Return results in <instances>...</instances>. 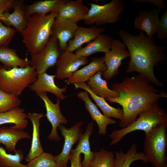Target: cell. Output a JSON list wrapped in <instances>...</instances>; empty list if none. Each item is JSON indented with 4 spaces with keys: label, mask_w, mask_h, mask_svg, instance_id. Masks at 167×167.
Here are the masks:
<instances>
[{
    "label": "cell",
    "mask_w": 167,
    "mask_h": 167,
    "mask_svg": "<svg viewBox=\"0 0 167 167\" xmlns=\"http://www.w3.org/2000/svg\"><path fill=\"white\" fill-rule=\"evenodd\" d=\"M111 87L118 92V96L106 100L122 106L123 116L118 122L122 128L134 122L141 113L161 99L167 98V93L157 89L139 74L131 77H126L121 83L115 82Z\"/></svg>",
    "instance_id": "obj_1"
},
{
    "label": "cell",
    "mask_w": 167,
    "mask_h": 167,
    "mask_svg": "<svg viewBox=\"0 0 167 167\" xmlns=\"http://www.w3.org/2000/svg\"><path fill=\"white\" fill-rule=\"evenodd\" d=\"M118 34L130 54L126 73L137 72L154 86L164 87L165 85L155 77L154 68L167 59L164 52L166 47L156 45L154 37L148 36L143 31L132 35L122 30Z\"/></svg>",
    "instance_id": "obj_2"
},
{
    "label": "cell",
    "mask_w": 167,
    "mask_h": 167,
    "mask_svg": "<svg viewBox=\"0 0 167 167\" xmlns=\"http://www.w3.org/2000/svg\"><path fill=\"white\" fill-rule=\"evenodd\" d=\"M58 11L45 15L34 14L28 17L26 27L20 33L31 56L41 49L52 36V27L58 16Z\"/></svg>",
    "instance_id": "obj_3"
},
{
    "label": "cell",
    "mask_w": 167,
    "mask_h": 167,
    "mask_svg": "<svg viewBox=\"0 0 167 167\" xmlns=\"http://www.w3.org/2000/svg\"><path fill=\"white\" fill-rule=\"evenodd\" d=\"M132 123L119 130H113L109 135L111 139L109 146L117 144L128 134L138 130L148 133L155 128L167 123V114L159 106L158 102L143 111Z\"/></svg>",
    "instance_id": "obj_4"
},
{
    "label": "cell",
    "mask_w": 167,
    "mask_h": 167,
    "mask_svg": "<svg viewBox=\"0 0 167 167\" xmlns=\"http://www.w3.org/2000/svg\"><path fill=\"white\" fill-rule=\"evenodd\" d=\"M37 78L36 70L30 66L8 69L0 64V90L7 93L18 96Z\"/></svg>",
    "instance_id": "obj_5"
},
{
    "label": "cell",
    "mask_w": 167,
    "mask_h": 167,
    "mask_svg": "<svg viewBox=\"0 0 167 167\" xmlns=\"http://www.w3.org/2000/svg\"><path fill=\"white\" fill-rule=\"evenodd\" d=\"M167 123L148 133H144L143 153L148 160L155 167L167 165Z\"/></svg>",
    "instance_id": "obj_6"
},
{
    "label": "cell",
    "mask_w": 167,
    "mask_h": 167,
    "mask_svg": "<svg viewBox=\"0 0 167 167\" xmlns=\"http://www.w3.org/2000/svg\"><path fill=\"white\" fill-rule=\"evenodd\" d=\"M89 4L90 7L84 22L86 25L96 24L98 26L117 22L125 8L123 0H112L101 5L94 3Z\"/></svg>",
    "instance_id": "obj_7"
},
{
    "label": "cell",
    "mask_w": 167,
    "mask_h": 167,
    "mask_svg": "<svg viewBox=\"0 0 167 167\" xmlns=\"http://www.w3.org/2000/svg\"><path fill=\"white\" fill-rule=\"evenodd\" d=\"M59 50L58 40L51 36L41 49L31 56L30 66L35 69L37 75L46 72L49 68L56 65L61 54Z\"/></svg>",
    "instance_id": "obj_8"
},
{
    "label": "cell",
    "mask_w": 167,
    "mask_h": 167,
    "mask_svg": "<svg viewBox=\"0 0 167 167\" xmlns=\"http://www.w3.org/2000/svg\"><path fill=\"white\" fill-rule=\"evenodd\" d=\"M126 48L125 45L120 40L113 39L110 50L105 53L104 57L106 69L102 75L103 79L110 80L119 73V68L122 64V60L130 56Z\"/></svg>",
    "instance_id": "obj_9"
},
{
    "label": "cell",
    "mask_w": 167,
    "mask_h": 167,
    "mask_svg": "<svg viewBox=\"0 0 167 167\" xmlns=\"http://www.w3.org/2000/svg\"><path fill=\"white\" fill-rule=\"evenodd\" d=\"M84 123L83 121L75 123L70 128L60 124L58 129L60 131L64 139V143L61 152L54 156V159L57 167H67L72 148L74 145L79 142L83 134V131L81 128Z\"/></svg>",
    "instance_id": "obj_10"
},
{
    "label": "cell",
    "mask_w": 167,
    "mask_h": 167,
    "mask_svg": "<svg viewBox=\"0 0 167 167\" xmlns=\"http://www.w3.org/2000/svg\"><path fill=\"white\" fill-rule=\"evenodd\" d=\"M87 58L65 50L60 54L56 64V77L59 79H68L80 67L87 64Z\"/></svg>",
    "instance_id": "obj_11"
},
{
    "label": "cell",
    "mask_w": 167,
    "mask_h": 167,
    "mask_svg": "<svg viewBox=\"0 0 167 167\" xmlns=\"http://www.w3.org/2000/svg\"><path fill=\"white\" fill-rule=\"evenodd\" d=\"M43 101L46 110L45 116L51 123L52 129L48 137V139L54 141H59L61 138L57 133V129L61 124H66L67 119L63 115L61 111L60 104L61 100L57 98V102L54 103L47 95V92L36 94Z\"/></svg>",
    "instance_id": "obj_12"
},
{
    "label": "cell",
    "mask_w": 167,
    "mask_h": 167,
    "mask_svg": "<svg viewBox=\"0 0 167 167\" xmlns=\"http://www.w3.org/2000/svg\"><path fill=\"white\" fill-rule=\"evenodd\" d=\"M79 26L77 22L56 18L52 27V36L58 40L60 49L66 50L68 42L73 38Z\"/></svg>",
    "instance_id": "obj_13"
},
{
    "label": "cell",
    "mask_w": 167,
    "mask_h": 167,
    "mask_svg": "<svg viewBox=\"0 0 167 167\" xmlns=\"http://www.w3.org/2000/svg\"><path fill=\"white\" fill-rule=\"evenodd\" d=\"M25 5L23 0H15L12 5L13 12L10 13L9 11H6L0 17V20L7 26H13L20 33L26 27L28 21Z\"/></svg>",
    "instance_id": "obj_14"
},
{
    "label": "cell",
    "mask_w": 167,
    "mask_h": 167,
    "mask_svg": "<svg viewBox=\"0 0 167 167\" xmlns=\"http://www.w3.org/2000/svg\"><path fill=\"white\" fill-rule=\"evenodd\" d=\"M55 75H50L46 72L37 75L36 80L29 86L31 91L36 94L50 92L54 94L58 99H64L67 96L64 94L66 91L67 86L60 88L55 84L54 78Z\"/></svg>",
    "instance_id": "obj_15"
},
{
    "label": "cell",
    "mask_w": 167,
    "mask_h": 167,
    "mask_svg": "<svg viewBox=\"0 0 167 167\" xmlns=\"http://www.w3.org/2000/svg\"><path fill=\"white\" fill-rule=\"evenodd\" d=\"M89 10L82 0H64L58 9L57 17L78 23L84 20Z\"/></svg>",
    "instance_id": "obj_16"
},
{
    "label": "cell",
    "mask_w": 167,
    "mask_h": 167,
    "mask_svg": "<svg viewBox=\"0 0 167 167\" xmlns=\"http://www.w3.org/2000/svg\"><path fill=\"white\" fill-rule=\"evenodd\" d=\"M160 10L157 8L139 12L134 20L135 28L144 31L149 37L153 36L160 22Z\"/></svg>",
    "instance_id": "obj_17"
},
{
    "label": "cell",
    "mask_w": 167,
    "mask_h": 167,
    "mask_svg": "<svg viewBox=\"0 0 167 167\" xmlns=\"http://www.w3.org/2000/svg\"><path fill=\"white\" fill-rule=\"evenodd\" d=\"M77 96L84 102L85 108L92 119L96 122L99 128L98 134L105 135L107 126L110 124L116 123L117 121L111 118L105 116L100 112L89 98L88 92H80L78 93Z\"/></svg>",
    "instance_id": "obj_18"
},
{
    "label": "cell",
    "mask_w": 167,
    "mask_h": 167,
    "mask_svg": "<svg viewBox=\"0 0 167 167\" xmlns=\"http://www.w3.org/2000/svg\"><path fill=\"white\" fill-rule=\"evenodd\" d=\"M105 31L104 28L94 25L90 28L79 26L73 39L68 42L66 50L73 52L80 49L83 44L92 41Z\"/></svg>",
    "instance_id": "obj_19"
},
{
    "label": "cell",
    "mask_w": 167,
    "mask_h": 167,
    "mask_svg": "<svg viewBox=\"0 0 167 167\" xmlns=\"http://www.w3.org/2000/svg\"><path fill=\"white\" fill-rule=\"evenodd\" d=\"M106 69L103 57L93 58L88 65L74 72L65 82L67 84L85 83L99 71Z\"/></svg>",
    "instance_id": "obj_20"
},
{
    "label": "cell",
    "mask_w": 167,
    "mask_h": 167,
    "mask_svg": "<svg viewBox=\"0 0 167 167\" xmlns=\"http://www.w3.org/2000/svg\"><path fill=\"white\" fill-rule=\"evenodd\" d=\"M31 138L29 133L24 130L16 128L13 126L0 127V143L4 145L5 148L11 152H16V145L19 140Z\"/></svg>",
    "instance_id": "obj_21"
},
{
    "label": "cell",
    "mask_w": 167,
    "mask_h": 167,
    "mask_svg": "<svg viewBox=\"0 0 167 167\" xmlns=\"http://www.w3.org/2000/svg\"><path fill=\"white\" fill-rule=\"evenodd\" d=\"M27 118L32 122V133L31 144L30 151L27 155L25 160L29 162L34 158L44 152L40 138V120L45 115L42 113H31L27 114Z\"/></svg>",
    "instance_id": "obj_22"
},
{
    "label": "cell",
    "mask_w": 167,
    "mask_h": 167,
    "mask_svg": "<svg viewBox=\"0 0 167 167\" xmlns=\"http://www.w3.org/2000/svg\"><path fill=\"white\" fill-rule=\"evenodd\" d=\"M113 39L109 36L101 33L86 46L76 50L75 54L79 56L87 58L99 52L105 54L108 53L110 50Z\"/></svg>",
    "instance_id": "obj_23"
},
{
    "label": "cell",
    "mask_w": 167,
    "mask_h": 167,
    "mask_svg": "<svg viewBox=\"0 0 167 167\" xmlns=\"http://www.w3.org/2000/svg\"><path fill=\"white\" fill-rule=\"evenodd\" d=\"M76 89H82L89 93L96 105L102 111L103 114L109 118H114L121 119L123 116L122 109L116 108L109 105L105 99L95 94L86 83H80L74 84Z\"/></svg>",
    "instance_id": "obj_24"
},
{
    "label": "cell",
    "mask_w": 167,
    "mask_h": 167,
    "mask_svg": "<svg viewBox=\"0 0 167 167\" xmlns=\"http://www.w3.org/2000/svg\"><path fill=\"white\" fill-rule=\"evenodd\" d=\"M115 161L113 167H130L134 161L140 160L145 163L148 162L144 153L138 152L136 143L132 144L126 152H124L122 148L115 153Z\"/></svg>",
    "instance_id": "obj_25"
},
{
    "label": "cell",
    "mask_w": 167,
    "mask_h": 167,
    "mask_svg": "<svg viewBox=\"0 0 167 167\" xmlns=\"http://www.w3.org/2000/svg\"><path fill=\"white\" fill-rule=\"evenodd\" d=\"M106 69L97 72L87 82L86 84L95 94L100 97L105 99L117 98L118 96V92L109 89L107 87V81L102 77V73Z\"/></svg>",
    "instance_id": "obj_26"
},
{
    "label": "cell",
    "mask_w": 167,
    "mask_h": 167,
    "mask_svg": "<svg viewBox=\"0 0 167 167\" xmlns=\"http://www.w3.org/2000/svg\"><path fill=\"white\" fill-rule=\"evenodd\" d=\"M27 114L25 109L17 107L9 111L0 113V125L5 124H13V126L24 130L28 124Z\"/></svg>",
    "instance_id": "obj_27"
},
{
    "label": "cell",
    "mask_w": 167,
    "mask_h": 167,
    "mask_svg": "<svg viewBox=\"0 0 167 167\" xmlns=\"http://www.w3.org/2000/svg\"><path fill=\"white\" fill-rule=\"evenodd\" d=\"M94 126V122L88 123L86 130L83 134L75 148L81 154L84 155V159L81 162L83 167H89L94 156V152H92L90 147V136L92 135Z\"/></svg>",
    "instance_id": "obj_28"
},
{
    "label": "cell",
    "mask_w": 167,
    "mask_h": 167,
    "mask_svg": "<svg viewBox=\"0 0 167 167\" xmlns=\"http://www.w3.org/2000/svg\"><path fill=\"white\" fill-rule=\"evenodd\" d=\"M0 62L9 69L16 67L24 68L30 66L27 58L22 59L19 57L16 51L8 46L0 47Z\"/></svg>",
    "instance_id": "obj_29"
},
{
    "label": "cell",
    "mask_w": 167,
    "mask_h": 167,
    "mask_svg": "<svg viewBox=\"0 0 167 167\" xmlns=\"http://www.w3.org/2000/svg\"><path fill=\"white\" fill-rule=\"evenodd\" d=\"M64 0H45L36 1L30 5H25L26 15L28 18L34 14L45 15L58 10Z\"/></svg>",
    "instance_id": "obj_30"
},
{
    "label": "cell",
    "mask_w": 167,
    "mask_h": 167,
    "mask_svg": "<svg viewBox=\"0 0 167 167\" xmlns=\"http://www.w3.org/2000/svg\"><path fill=\"white\" fill-rule=\"evenodd\" d=\"M24 159L23 151L16 150L15 154L8 153L3 148L0 146V167H27L22 163Z\"/></svg>",
    "instance_id": "obj_31"
},
{
    "label": "cell",
    "mask_w": 167,
    "mask_h": 167,
    "mask_svg": "<svg viewBox=\"0 0 167 167\" xmlns=\"http://www.w3.org/2000/svg\"><path fill=\"white\" fill-rule=\"evenodd\" d=\"M114 161L113 152L102 148L94 152V159L89 167H113Z\"/></svg>",
    "instance_id": "obj_32"
},
{
    "label": "cell",
    "mask_w": 167,
    "mask_h": 167,
    "mask_svg": "<svg viewBox=\"0 0 167 167\" xmlns=\"http://www.w3.org/2000/svg\"><path fill=\"white\" fill-rule=\"evenodd\" d=\"M21 103L18 96L5 93L0 90V113L19 107Z\"/></svg>",
    "instance_id": "obj_33"
},
{
    "label": "cell",
    "mask_w": 167,
    "mask_h": 167,
    "mask_svg": "<svg viewBox=\"0 0 167 167\" xmlns=\"http://www.w3.org/2000/svg\"><path fill=\"white\" fill-rule=\"evenodd\" d=\"M27 167H57L54 156L51 153L43 152L28 162Z\"/></svg>",
    "instance_id": "obj_34"
},
{
    "label": "cell",
    "mask_w": 167,
    "mask_h": 167,
    "mask_svg": "<svg viewBox=\"0 0 167 167\" xmlns=\"http://www.w3.org/2000/svg\"><path fill=\"white\" fill-rule=\"evenodd\" d=\"M17 31L4 25L0 20V47L8 46Z\"/></svg>",
    "instance_id": "obj_35"
},
{
    "label": "cell",
    "mask_w": 167,
    "mask_h": 167,
    "mask_svg": "<svg viewBox=\"0 0 167 167\" xmlns=\"http://www.w3.org/2000/svg\"><path fill=\"white\" fill-rule=\"evenodd\" d=\"M156 33L160 40L167 37V9H166L158 25Z\"/></svg>",
    "instance_id": "obj_36"
},
{
    "label": "cell",
    "mask_w": 167,
    "mask_h": 167,
    "mask_svg": "<svg viewBox=\"0 0 167 167\" xmlns=\"http://www.w3.org/2000/svg\"><path fill=\"white\" fill-rule=\"evenodd\" d=\"M80 154L75 149H72L69 159L71 164V167H83Z\"/></svg>",
    "instance_id": "obj_37"
},
{
    "label": "cell",
    "mask_w": 167,
    "mask_h": 167,
    "mask_svg": "<svg viewBox=\"0 0 167 167\" xmlns=\"http://www.w3.org/2000/svg\"><path fill=\"white\" fill-rule=\"evenodd\" d=\"M15 0H0V18L6 11L12 9Z\"/></svg>",
    "instance_id": "obj_38"
},
{
    "label": "cell",
    "mask_w": 167,
    "mask_h": 167,
    "mask_svg": "<svg viewBox=\"0 0 167 167\" xmlns=\"http://www.w3.org/2000/svg\"><path fill=\"white\" fill-rule=\"evenodd\" d=\"M134 3H149L154 6H156L158 8L161 10L164 9L165 7V5L163 0H132Z\"/></svg>",
    "instance_id": "obj_39"
},
{
    "label": "cell",
    "mask_w": 167,
    "mask_h": 167,
    "mask_svg": "<svg viewBox=\"0 0 167 167\" xmlns=\"http://www.w3.org/2000/svg\"><path fill=\"white\" fill-rule=\"evenodd\" d=\"M165 167H167V165L166 166H165Z\"/></svg>",
    "instance_id": "obj_40"
}]
</instances>
